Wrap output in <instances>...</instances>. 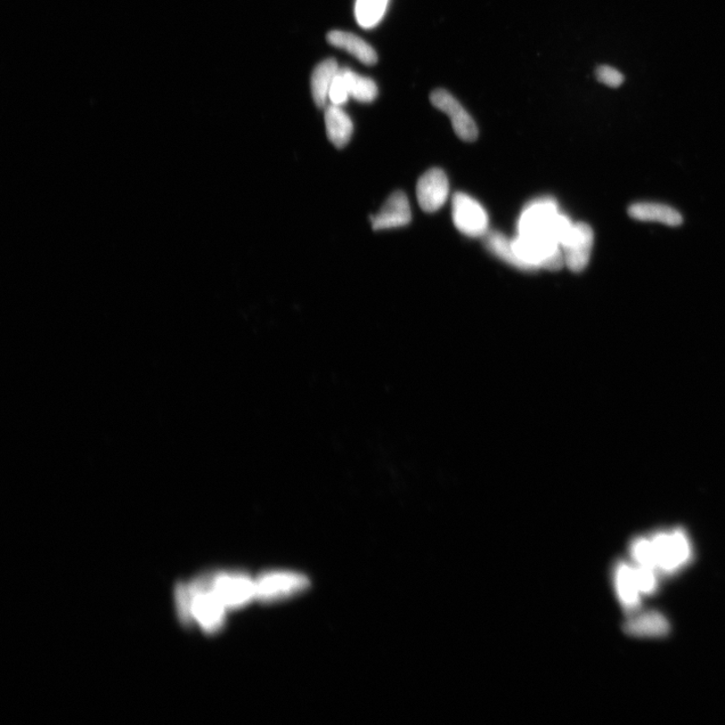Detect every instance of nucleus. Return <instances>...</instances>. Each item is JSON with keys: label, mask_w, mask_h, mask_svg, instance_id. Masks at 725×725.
I'll return each instance as SVG.
<instances>
[{"label": "nucleus", "mask_w": 725, "mask_h": 725, "mask_svg": "<svg viewBox=\"0 0 725 725\" xmlns=\"http://www.w3.org/2000/svg\"><path fill=\"white\" fill-rule=\"evenodd\" d=\"M175 600L178 620L185 626H197L208 634L224 628L228 608L209 588L203 575L178 583Z\"/></svg>", "instance_id": "1"}, {"label": "nucleus", "mask_w": 725, "mask_h": 725, "mask_svg": "<svg viewBox=\"0 0 725 725\" xmlns=\"http://www.w3.org/2000/svg\"><path fill=\"white\" fill-rule=\"evenodd\" d=\"M203 575L228 610L241 608L256 600L255 580L246 574L218 572Z\"/></svg>", "instance_id": "2"}, {"label": "nucleus", "mask_w": 725, "mask_h": 725, "mask_svg": "<svg viewBox=\"0 0 725 725\" xmlns=\"http://www.w3.org/2000/svg\"><path fill=\"white\" fill-rule=\"evenodd\" d=\"M657 569L665 574L678 573L692 557V548L686 531L680 528L656 532L650 537Z\"/></svg>", "instance_id": "3"}, {"label": "nucleus", "mask_w": 725, "mask_h": 725, "mask_svg": "<svg viewBox=\"0 0 725 725\" xmlns=\"http://www.w3.org/2000/svg\"><path fill=\"white\" fill-rule=\"evenodd\" d=\"M256 600L265 604L297 596L308 588L305 574L293 572H268L255 578Z\"/></svg>", "instance_id": "4"}, {"label": "nucleus", "mask_w": 725, "mask_h": 725, "mask_svg": "<svg viewBox=\"0 0 725 725\" xmlns=\"http://www.w3.org/2000/svg\"><path fill=\"white\" fill-rule=\"evenodd\" d=\"M559 216L556 200L551 198L534 200L528 203L521 214L518 232L520 235L542 236L557 242L554 238V229Z\"/></svg>", "instance_id": "5"}, {"label": "nucleus", "mask_w": 725, "mask_h": 725, "mask_svg": "<svg viewBox=\"0 0 725 725\" xmlns=\"http://www.w3.org/2000/svg\"><path fill=\"white\" fill-rule=\"evenodd\" d=\"M453 219L458 230L469 237H484L488 231V217L479 202L463 193L453 198Z\"/></svg>", "instance_id": "6"}, {"label": "nucleus", "mask_w": 725, "mask_h": 725, "mask_svg": "<svg viewBox=\"0 0 725 725\" xmlns=\"http://www.w3.org/2000/svg\"><path fill=\"white\" fill-rule=\"evenodd\" d=\"M430 102L436 109L451 118L454 133L462 141L467 142L477 141L479 129L475 120L449 91L437 89L431 93Z\"/></svg>", "instance_id": "7"}, {"label": "nucleus", "mask_w": 725, "mask_h": 725, "mask_svg": "<svg viewBox=\"0 0 725 725\" xmlns=\"http://www.w3.org/2000/svg\"><path fill=\"white\" fill-rule=\"evenodd\" d=\"M593 240L594 235L590 225L583 222L574 224L572 232L560 246L569 271L578 273L585 270L590 263Z\"/></svg>", "instance_id": "8"}, {"label": "nucleus", "mask_w": 725, "mask_h": 725, "mask_svg": "<svg viewBox=\"0 0 725 725\" xmlns=\"http://www.w3.org/2000/svg\"><path fill=\"white\" fill-rule=\"evenodd\" d=\"M450 194V184L441 168H431L422 175L417 186V195L421 209L427 213L441 209Z\"/></svg>", "instance_id": "9"}, {"label": "nucleus", "mask_w": 725, "mask_h": 725, "mask_svg": "<svg viewBox=\"0 0 725 725\" xmlns=\"http://www.w3.org/2000/svg\"><path fill=\"white\" fill-rule=\"evenodd\" d=\"M375 231L393 229L409 225L411 221V209L409 198L403 192L390 195L377 215L371 217Z\"/></svg>", "instance_id": "10"}, {"label": "nucleus", "mask_w": 725, "mask_h": 725, "mask_svg": "<svg viewBox=\"0 0 725 725\" xmlns=\"http://www.w3.org/2000/svg\"><path fill=\"white\" fill-rule=\"evenodd\" d=\"M626 634L638 638H661L670 631L667 618L655 610L635 615L624 626Z\"/></svg>", "instance_id": "11"}, {"label": "nucleus", "mask_w": 725, "mask_h": 725, "mask_svg": "<svg viewBox=\"0 0 725 725\" xmlns=\"http://www.w3.org/2000/svg\"><path fill=\"white\" fill-rule=\"evenodd\" d=\"M615 585L622 606L628 612H635L641 606V591L635 582L634 568L620 562L615 568Z\"/></svg>", "instance_id": "12"}, {"label": "nucleus", "mask_w": 725, "mask_h": 725, "mask_svg": "<svg viewBox=\"0 0 725 725\" xmlns=\"http://www.w3.org/2000/svg\"><path fill=\"white\" fill-rule=\"evenodd\" d=\"M327 39L329 44L351 54L367 66H372L378 61L377 53L374 48L363 39L351 32L332 30L329 32Z\"/></svg>", "instance_id": "13"}, {"label": "nucleus", "mask_w": 725, "mask_h": 725, "mask_svg": "<svg viewBox=\"0 0 725 725\" xmlns=\"http://www.w3.org/2000/svg\"><path fill=\"white\" fill-rule=\"evenodd\" d=\"M324 121L330 142L337 149H343L353 135L352 119L341 108V106L331 104L325 108Z\"/></svg>", "instance_id": "14"}, {"label": "nucleus", "mask_w": 725, "mask_h": 725, "mask_svg": "<svg viewBox=\"0 0 725 725\" xmlns=\"http://www.w3.org/2000/svg\"><path fill=\"white\" fill-rule=\"evenodd\" d=\"M629 215L638 221L658 222L668 226H679L683 219L678 211L655 203H637L629 208Z\"/></svg>", "instance_id": "15"}, {"label": "nucleus", "mask_w": 725, "mask_h": 725, "mask_svg": "<svg viewBox=\"0 0 725 725\" xmlns=\"http://www.w3.org/2000/svg\"><path fill=\"white\" fill-rule=\"evenodd\" d=\"M486 248L495 256L503 260L504 263L517 268L522 272H534L531 266L526 264L517 255L513 240H510L504 234L498 231H488L484 236Z\"/></svg>", "instance_id": "16"}, {"label": "nucleus", "mask_w": 725, "mask_h": 725, "mask_svg": "<svg viewBox=\"0 0 725 725\" xmlns=\"http://www.w3.org/2000/svg\"><path fill=\"white\" fill-rule=\"evenodd\" d=\"M339 70V65L335 59L324 60L317 65L314 70L312 76V93L314 101L320 108L327 105L330 89Z\"/></svg>", "instance_id": "17"}, {"label": "nucleus", "mask_w": 725, "mask_h": 725, "mask_svg": "<svg viewBox=\"0 0 725 725\" xmlns=\"http://www.w3.org/2000/svg\"><path fill=\"white\" fill-rule=\"evenodd\" d=\"M340 72L346 81L350 96L355 100L370 103L376 99L378 88L372 79L358 75L349 68H340Z\"/></svg>", "instance_id": "18"}, {"label": "nucleus", "mask_w": 725, "mask_h": 725, "mask_svg": "<svg viewBox=\"0 0 725 725\" xmlns=\"http://www.w3.org/2000/svg\"><path fill=\"white\" fill-rule=\"evenodd\" d=\"M389 0H356L355 15L364 29H372L384 18Z\"/></svg>", "instance_id": "19"}, {"label": "nucleus", "mask_w": 725, "mask_h": 725, "mask_svg": "<svg viewBox=\"0 0 725 725\" xmlns=\"http://www.w3.org/2000/svg\"><path fill=\"white\" fill-rule=\"evenodd\" d=\"M630 552L638 565L657 569L653 543L650 537H637L631 543Z\"/></svg>", "instance_id": "20"}, {"label": "nucleus", "mask_w": 725, "mask_h": 725, "mask_svg": "<svg viewBox=\"0 0 725 725\" xmlns=\"http://www.w3.org/2000/svg\"><path fill=\"white\" fill-rule=\"evenodd\" d=\"M635 582L641 593L652 594L657 590L656 569L648 566L634 568Z\"/></svg>", "instance_id": "21"}, {"label": "nucleus", "mask_w": 725, "mask_h": 725, "mask_svg": "<svg viewBox=\"0 0 725 725\" xmlns=\"http://www.w3.org/2000/svg\"><path fill=\"white\" fill-rule=\"evenodd\" d=\"M350 97L351 96H350L346 81L339 70L330 89L329 100L331 104L341 106L348 102Z\"/></svg>", "instance_id": "22"}, {"label": "nucleus", "mask_w": 725, "mask_h": 725, "mask_svg": "<svg viewBox=\"0 0 725 725\" xmlns=\"http://www.w3.org/2000/svg\"><path fill=\"white\" fill-rule=\"evenodd\" d=\"M596 77L600 83L609 88H618L623 85L625 81V77L620 71L607 66V65L600 66L596 70Z\"/></svg>", "instance_id": "23"}]
</instances>
